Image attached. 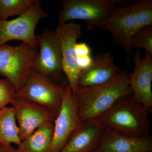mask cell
<instances>
[{"label":"cell","mask_w":152,"mask_h":152,"mask_svg":"<svg viewBox=\"0 0 152 152\" xmlns=\"http://www.w3.org/2000/svg\"><path fill=\"white\" fill-rule=\"evenodd\" d=\"M128 75V69L122 70L103 84L79 87L73 96L81 121L97 119L121 98L132 94Z\"/></svg>","instance_id":"cell-1"},{"label":"cell","mask_w":152,"mask_h":152,"mask_svg":"<svg viewBox=\"0 0 152 152\" xmlns=\"http://www.w3.org/2000/svg\"><path fill=\"white\" fill-rule=\"evenodd\" d=\"M148 26H152V1L141 0L130 5L115 7L97 27L111 34L114 45L124 50L128 64L132 53V37L138 30Z\"/></svg>","instance_id":"cell-2"},{"label":"cell","mask_w":152,"mask_h":152,"mask_svg":"<svg viewBox=\"0 0 152 152\" xmlns=\"http://www.w3.org/2000/svg\"><path fill=\"white\" fill-rule=\"evenodd\" d=\"M148 113L132 94L117 101L97 119L106 129L132 137L151 135Z\"/></svg>","instance_id":"cell-3"},{"label":"cell","mask_w":152,"mask_h":152,"mask_svg":"<svg viewBox=\"0 0 152 152\" xmlns=\"http://www.w3.org/2000/svg\"><path fill=\"white\" fill-rule=\"evenodd\" d=\"M37 49L25 43L16 46L6 43L0 46V75L12 83L16 91L24 86L37 56Z\"/></svg>","instance_id":"cell-4"},{"label":"cell","mask_w":152,"mask_h":152,"mask_svg":"<svg viewBox=\"0 0 152 152\" xmlns=\"http://www.w3.org/2000/svg\"><path fill=\"white\" fill-rule=\"evenodd\" d=\"M62 8L58 14V25L72 20H84L87 29L91 31L104 21L117 5L124 0H62Z\"/></svg>","instance_id":"cell-5"},{"label":"cell","mask_w":152,"mask_h":152,"mask_svg":"<svg viewBox=\"0 0 152 152\" xmlns=\"http://www.w3.org/2000/svg\"><path fill=\"white\" fill-rule=\"evenodd\" d=\"M36 38L40 50L32 70L48 77L63 86H69L62 67L61 48L55 32L45 28Z\"/></svg>","instance_id":"cell-6"},{"label":"cell","mask_w":152,"mask_h":152,"mask_svg":"<svg viewBox=\"0 0 152 152\" xmlns=\"http://www.w3.org/2000/svg\"><path fill=\"white\" fill-rule=\"evenodd\" d=\"M41 2L35 0L26 12L11 20H0V46L8 41L19 40L38 49L35 31L41 19L48 18Z\"/></svg>","instance_id":"cell-7"},{"label":"cell","mask_w":152,"mask_h":152,"mask_svg":"<svg viewBox=\"0 0 152 152\" xmlns=\"http://www.w3.org/2000/svg\"><path fill=\"white\" fill-rule=\"evenodd\" d=\"M66 87L37 72L31 70L23 88L16 92L15 97L27 99L48 107L58 114Z\"/></svg>","instance_id":"cell-8"},{"label":"cell","mask_w":152,"mask_h":152,"mask_svg":"<svg viewBox=\"0 0 152 152\" xmlns=\"http://www.w3.org/2000/svg\"><path fill=\"white\" fill-rule=\"evenodd\" d=\"M55 34L61 48L62 67L69 86L74 95L78 88V81L82 70L77 61L75 45L82 36L80 25L72 22L58 25Z\"/></svg>","instance_id":"cell-9"},{"label":"cell","mask_w":152,"mask_h":152,"mask_svg":"<svg viewBox=\"0 0 152 152\" xmlns=\"http://www.w3.org/2000/svg\"><path fill=\"white\" fill-rule=\"evenodd\" d=\"M11 104L18 123L21 141L43 125L54 122L58 115L48 107L25 98L15 97Z\"/></svg>","instance_id":"cell-10"},{"label":"cell","mask_w":152,"mask_h":152,"mask_svg":"<svg viewBox=\"0 0 152 152\" xmlns=\"http://www.w3.org/2000/svg\"><path fill=\"white\" fill-rule=\"evenodd\" d=\"M83 123L79 118L70 88L66 86L61 109L54 122L52 152L61 151L72 135L81 127Z\"/></svg>","instance_id":"cell-11"},{"label":"cell","mask_w":152,"mask_h":152,"mask_svg":"<svg viewBox=\"0 0 152 152\" xmlns=\"http://www.w3.org/2000/svg\"><path fill=\"white\" fill-rule=\"evenodd\" d=\"M134 68L128 75L133 97L149 114L152 111V56L145 52L142 58L140 50L134 56Z\"/></svg>","instance_id":"cell-12"},{"label":"cell","mask_w":152,"mask_h":152,"mask_svg":"<svg viewBox=\"0 0 152 152\" xmlns=\"http://www.w3.org/2000/svg\"><path fill=\"white\" fill-rule=\"evenodd\" d=\"M122 70L115 64V59L110 52L98 53L93 57L91 65L82 71L79 79L78 88L103 84Z\"/></svg>","instance_id":"cell-13"},{"label":"cell","mask_w":152,"mask_h":152,"mask_svg":"<svg viewBox=\"0 0 152 152\" xmlns=\"http://www.w3.org/2000/svg\"><path fill=\"white\" fill-rule=\"evenodd\" d=\"M95 152H152V137H132L105 128Z\"/></svg>","instance_id":"cell-14"},{"label":"cell","mask_w":152,"mask_h":152,"mask_svg":"<svg viewBox=\"0 0 152 152\" xmlns=\"http://www.w3.org/2000/svg\"><path fill=\"white\" fill-rule=\"evenodd\" d=\"M104 129L98 119L84 122L81 127L72 135L60 152H95Z\"/></svg>","instance_id":"cell-15"},{"label":"cell","mask_w":152,"mask_h":152,"mask_svg":"<svg viewBox=\"0 0 152 152\" xmlns=\"http://www.w3.org/2000/svg\"><path fill=\"white\" fill-rule=\"evenodd\" d=\"M54 128V122L41 126L32 134L21 141L16 148L17 152H52Z\"/></svg>","instance_id":"cell-16"},{"label":"cell","mask_w":152,"mask_h":152,"mask_svg":"<svg viewBox=\"0 0 152 152\" xmlns=\"http://www.w3.org/2000/svg\"><path fill=\"white\" fill-rule=\"evenodd\" d=\"M16 121L12 107L0 109V143L3 145L14 143L18 146L20 143Z\"/></svg>","instance_id":"cell-17"},{"label":"cell","mask_w":152,"mask_h":152,"mask_svg":"<svg viewBox=\"0 0 152 152\" xmlns=\"http://www.w3.org/2000/svg\"><path fill=\"white\" fill-rule=\"evenodd\" d=\"M35 0H0V20L25 13Z\"/></svg>","instance_id":"cell-18"},{"label":"cell","mask_w":152,"mask_h":152,"mask_svg":"<svg viewBox=\"0 0 152 152\" xmlns=\"http://www.w3.org/2000/svg\"><path fill=\"white\" fill-rule=\"evenodd\" d=\"M132 50L145 49L152 56V26H146L138 30L131 41Z\"/></svg>","instance_id":"cell-19"},{"label":"cell","mask_w":152,"mask_h":152,"mask_svg":"<svg viewBox=\"0 0 152 152\" xmlns=\"http://www.w3.org/2000/svg\"><path fill=\"white\" fill-rule=\"evenodd\" d=\"M16 90L7 79H0V109L12 102Z\"/></svg>","instance_id":"cell-20"},{"label":"cell","mask_w":152,"mask_h":152,"mask_svg":"<svg viewBox=\"0 0 152 152\" xmlns=\"http://www.w3.org/2000/svg\"><path fill=\"white\" fill-rule=\"evenodd\" d=\"M75 51L77 57L91 55V50L88 45L85 42L76 44Z\"/></svg>","instance_id":"cell-21"},{"label":"cell","mask_w":152,"mask_h":152,"mask_svg":"<svg viewBox=\"0 0 152 152\" xmlns=\"http://www.w3.org/2000/svg\"><path fill=\"white\" fill-rule=\"evenodd\" d=\"M0 152H17L16 149L11 145H3L0 143Z\"/></svg>","instance_id":"cell-22"}]
</instances>
